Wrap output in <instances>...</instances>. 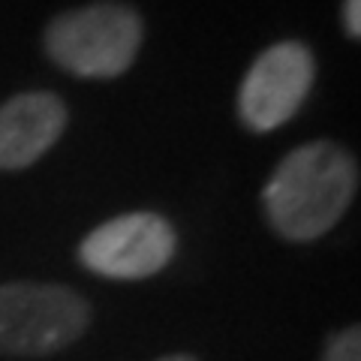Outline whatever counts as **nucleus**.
Segmentation results:
<instances>
[{"mask_svg": "<svg viewBox=\"0 0 361 361\" xmlns=\"http://www.w3.org/2000/svg\"><path fill=\"white\" fill-rule=\"evenodd\" d=\"M358 193V160L341 142L313 139L292 148L262 187L271 232L292 244L325 238Z\"/></svg>", "mask_w": 361, "mask_h": 361, "instance_id": "obj_1", "label": "nucleus"}, {"mask_svg": "<svg viewBox=\"0 0 361 361\" xmlns=\"http://www.w3.org/2000/svg\"><path fill=\"white\" fill-rule=\"evenodd\" d=\"M145 21L123 0H97L58 13L42 30V49L54 66L75 78H118L139 58Z\"/></svg>", "mask_w": 361, "mask_h": 361, "instance_id": "obj_2", "label": "nucleus"}, {"mask_svg": "<svg viewBox=\"0 0 361 361\" xmlns=\"http://www.w3.org/2000/svg\"><path fill=\"white\" fill-rule=\"evenodd\" d=\"M90 301L63 283H0V355L49 358L82 341L90 329Z\"/></svg>", "mask_w": 361, "mask_h": 361, "instance_id": "obj_3", "label": "nucleus"}, {"mask_svg": "<svg viewBox=\"0 0 361 361\" xmlns=\"http://www.w3.org/2000/svg\"><path fill=\"white\" fill-rule=\"evenodd\" d=\"M178 253V229L157 211H130L99 223L78 244V265L106 280H148Z\"/></svg>", "mask_w": 361, "mask_h": 361, "instance_id": "obj_4", "label": "nucleus"}, {"mask_svg": "<svg viewBox=\"0 0 361 361\" xmlns=\"http://www.w3.org/2000/svg\"><path fill=\"white\" fill-rule=\"evenodd\" d=\"M316 82V54L301 39H280L259 54L238 87V121L265 135L283 127L307 103Z\"/></svg>", "mask_w": 361, "mask_h": 361, "instance_id": "obj_5", "label": "nucleus"}, {"mask_svg": "<svg viewBox=\"0 0 361 361\" xmlns=\"http://www.w3.org/2000/svg\"><path fill=\"white\" fill-rule=\"evenodd\" d=\"M70 123L66 103L51 90H21L0 106V172H18L49 154Z\"/></svg>", "mask_w": 361, "mask_h": 361, "instance_id": "obj_6", "label": "nucleus"}, {"mask_svg": "<svg viewBox=\"0 0 361 361\" xmlns=\"http://www.w3.org/2000/svg\"><path fill=\"white\" fill-rule=\"evenodd\" d=\"M319 361H361V329L346 325L325 337Z\"/></svg>", "mask_w": 361, "mask_h": 361, "instance_id": "obj_7", "label": "nucleus"}, {"mask_svg": "<svg viewBox=\"0 0 361 361\" xmlns=\"http://www.w3.org/2000/svg\"><path fill=\"white\" fill-rule=\"evenodd\" d=\"M341 21H343V33H346V37H353V39L361 37V0H343Z\"/></svg>", "mask_w": 361, "mask_h": 361, "instance_id": "obj_8", "label": "nucleus"}, {"mask_svg": "<svg viewBox=\"0 0 361 361\" xmlns=\"http://www.w3.org/2000/svg\"><path fill=\"white\" fill-rule=\"evenodd\" d=\"M154 361H199L193 353H169V355H160V358H154Z\"/></svg>", "mask_w": 361, "mask_h": 361, "instance_id": "obj_9", "label": "nucleus"}]
</instances>
